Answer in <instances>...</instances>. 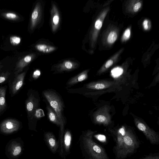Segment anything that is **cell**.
<instances>
[{"label": "cell", "mask_w": 159, "mask_h": 159, "mask_svg": "<svg viewBox=\"0 0 159 159\" xmlns=\"http://www.w3.org/2000/svg\"><path fill=\"white\" fill-rule=\"evenodd\" d=\"M113 138L116 144L113 148L116 159H125L133 154L139 146V140L130 129L120 128Z\"/></svg>", "instance_id": "1"}, {"label": "cell", "mask_w": 159, "mask_h": 159, "mask_svg": "<svg viewBox=\"0 0 159 159\" xmlns=\"http://www.w3.org/2000/svg\"><path fill=\"white\" fill-rule=\"evenodd\" d=\"M95 131H83L79 138L80 147L84 159H109L105 149L95 143L93 136Z\"/></svg>", "instance_id": "2"}, {"label": "cell", "mask_w": 159, "mask_h": 159, "mask_svg": "<svg viewBox=\"0 0 159 159\" xmlns=\"http://www.w3.org/2000/svg\"><path fill=\"white\" fill-rule=\"evenodd\" d=\"M40 99L39 93L31 90L25 102L29 119V129L37 132L36 126L39 120L44 116L43 111L40 107Z\"/></svg>", "instance_id": "3"}, {"label": "cell", "mask_w": 159, "mask_h": 159, "mask_svg": "<svg viewBox=\"0 0 159 159\" xmlns=\"http://www.w3.org/2000/svg\"><path fill=\"white\" fill-rule=\"evenodd\" d=\"M42 94L57 115L61 123L59 131L64 132L66 119L64 115L65 106L62 98L57 92L52 89L44 90L42 92Z\"/></svg>", "instance_id": "4"}, {"label": "cell", "mask_w": 159, "mask_h": 159, "mask_svg": "<svg viewBox=\"0 0 159 159\" xmlns=\"http://www.w3.org/2000/svg\"><path fill=\"white\" fill-rule=\"evenodd\" d=\"M24 143L20 138L12 139L6 146L5 153L9 159H17L22 154Z\"/></svg>", "instance_id": "5"}, {"label": "cell", "mask_w": 159, "mask_h": 159, "mask_svg": "<svg viewBox=\"0 0 159 159\" xmlns=\"http://www.w3.org/2000/svg\"><path fill=\"white\" fill-rule=\"evenodd\" d=\"M134 122L136 127L143 133L147 139L152 144H159V136L157 132L139 119L136 118Z\"/></svg>", "instance_id": "6"}, {"label": "cell", "mask_w": 159, "mask_h": 159, "mask_svg": "<svg viewBox=\"0 0 159 159\" xmlns=\"http://www.w3.org/2000/svg\"><path fill=\"white\" fill-rule=\"evenodd\" d=\"M20 127V124L17 120L12 119H7L0 125V132L4 135L11 134L18 131Z\"/></svg>", "instance_id": "7"}, {"label": "cell", "mask_w": 159, "mask_h": 159, "mask_svg": "<svg viewBox=\"0 0 159 159\" xmlns=\"http://www.w3.org/2000/svg\"><path fill=\"white\" fill-rule=\"evenodd\" d=\"M44 140L50 151L53 154L57 152L58 142L54 134L51 132H45L43 134Z\"/></svg>", "instance_id": "8"}, {"label": "cell", "mask_w": 159, "mask_h": 159, "mask_svg": "<svg viewBox=\"0 0 159 159\" xmlns=\"http://www.w3.org/2000/svg\"><path fill=\"white\" fill-rule=\"evenodd\" d=\"M71 141L72 134L70 131L68 129L65 130L62 141V146L65 159L70 153V149Z\"/></svg>", "instance_id": "9"}, {"label": "cell", "mask_w": 159, "mask_h": 159, "mask_svg": "<svg viewBox=\"0 0 159 159\" xmlns=\"http://www.w3.org/2000/svg\"><path fill=\"white\" fill-rule=\"evenodd\" d=\"M25 75L26 72H24L16 75L10 87L12 94L16 93L22 86Z\"/></svg>", "instance_id": "10"}, {"label": "cell", "mask_w": 159, "mask_h": 159, "mask_svg": "<svg viewBox=\"0 0 159 159\" xmlns=\"http://www.w3.org/2000/svg\"><path fill=\"white\" fill-rule=\"evenodd\" d=\"M34 56L33 54L26 55L18 61L15 69L14 73L16 75L22 71L24 68L32 61Z\"/></svg>", "instance_id": "11"}, {"label": "cell", "mask_w": 159, "mask_h": 159, "mask_svg": "<svg viewBox=\"0 0 159 159\" xmlns=\"http://www.w3.org/2000/svg\"><path fill=\"white\" fill-rule=\"evenodd\" d=\"M88 71L86 70L70 78L66 83V88L86 80L88 78Z\"/></svg>", "instance_id": "12"}, {"label": "cell", "mask_w": 159, "mask_h": 159, "mask_svg": "<svg viewBox=\"0 0 159 159\" xmlns=\"http://www.w3.org/2000/svg\"><path fill=\"white\" fill-rule=\"evenodd\" d=\"M112 84V82L104 81L93 82L85 84L84 88L91 89L101 90L109 88Z\"/></svg>", "instance_id": "13"}, {"label": "cell", "mask_w": 159, "mask_h": 159, "mask_svg": "<svg viewBox=\"0 0 159 159\" xmlns=\"http://www.w3.org/2000/svg\"><path fill=\"white\" fill-rule=\"evenodd\" d=\"M78 64L70 61H66L56 67V73L71 71L76 68Z\"/></svg>", "instance_id": "14"}, {"label": "cell", "mask_w": 159, "mask_h": 159, "mask_svg": "<svg viewBox=\"0 0 159 159\" xmlns=\"http://www.w3.org/2000/svg\"><path fill=\"white\" fill-rule=\"evenodd\" d=\"M46 109L47 114L49 120L52 123L60 127L61 123L57 117V115L53 108L47 102Z\"/></svg>", "instance_id": "15"}, {"label": "cell", "mask_w": 159, "mask_h": 159, "mask_svg": "<svg viewBox=\"0 0 159 159\" xmlns=\"http://www.w3.org/2000/svg\"><path fill=\"white\" fill-rule=\"evenodd\" d=\"M40 13V6L39 3L35 6L32 13L30 28L33 30L35 27L38 21Z\"/></svg>", "instance_id": "16"}, {"label": "cell", "mask_w": 159, "mask_h": 159, "mask_svg": "<svg viewBox=\"0 0 159 159\" xmlns=\"http://www.w3.org/2000/svg\"><path fill=\"white\" fill-rule=\"evenodd\" d=\"M94 122L96 123L102 124L107 125L109 122V119L106 115L103 114L96 113L94 116Z\"/></svg>", "instance_id": "17"}, {"label": "cell", "mask_w": 159, "mask_h": 159, "mask_svg": "<svg viewBox=\"0 0 159 159\" xmlns=\"http://www.w3.org/2000/svg\"><path fill=\"white\" fill-rule=\"evenodd\" d=\"M6 89L5 87H0V114L5 110L6 107L5 100Z\"/></svg>", "instance_id": "18"}, {"label": "cell", "mask_w": 159, "mask_h": 159, "mask_svg": "<svg viewBox=\"0 0 159 159\" xmlns=\"http://www.w3.org/2000/svg\"><path fill=\"white\" fill-rule=\"evenodd\" d=\"M35 48L38 51L44 53L50 52L55 49L54 47L43 44L36 45Z\"/></svg>", "instance_id": "19"}, {"label": "cell", "mask_w": 159, "mask_h": 159, "mask_svg": "<svg viewBox=\"0 0 159 159\" xmlns=\"http://www.w3.org/2000/svg\"><path fill=\"white\" fill-rule=\"evenodd\" d=\"M55 9V13L53 15L52 18V27L53 31L55 30L58 26L59 22V16L58 13Z\"/></svg>", "instance_id": "20"}, {"label": "cell", "mask_w": 159, "mask_h": 159, "mask_svg": "<svg viewBox=\"0 0 159 159\" xmlns=\"http://www.w3.org/2000/svg\"><path fill=\"white\" fill-rule=\"evenodd\" d=\"M2 15L4 18L11 20H18L20 19L18 15L13 12L4 13L2 14Z\"/></svg>", "instance_id": "21"}, {"label": "cell", "mask_w": 159, "mask_h": 159, "mask_svg": "<svg viewBox=\"0 0 159 159\" xmlns=\"http://www.w3.org/2000/svg\"><path fill=\"white\" fill-rule=\"evenodd\" d=\"M123 70L120 67H116L113 69L111 71V74L114 77H117L120 75L123 72Z\"/></svg>", "instance_id": "22"}, {"label": "cell", "mask_w": 159, "mask_h": 159, "mask_svg": "<svg viewBox=\"0 0 159 159\" xmlns=\"http://www.w3.org/2000/svg\"><path fill=\"white\" fill-rule=\"evenodd\" d=\"M117 37V34L114 31H112L109 34L108 38L107 41L110 43H114L116 40Z\"/></svg>", "instance_id": "23"}, {"label": "cell", "mask_w": 159, "mask_h": 159, "mask_svg": "<svg viewBox=\"0 0 159 159\" xmlns=\"http://www.w3.org/2000/svg\"><path fill=\"white\" fill-rule=\"evenodd\" d=\"M21 41L20 38L16 36H12L10 38V42L12 45L15 46L19 44Z\"/></svg>", "instance_id": "24"}, {"label": "cell", "mask_w": 159, "mask_h": 159, "mask_svg": "<svg viewBox=\"0 0 159 159\" xmlns=\"http://www.w3.org/2000/svg\"><path fill=\"white\" fill-rule=\"evenodd\" d=\"M10 73L8 71L3 72L0 75V84L3 83L6 80Z\"/></svg>", "instance_id": "25"}, {"label": "cell", "mask_w": 159, "mask_h": 159, "mask_svg": "<svg viewBox=\"0 0 159 159\" xmlns=\"http://www.w3.org/2000/svg\"><path fill=\"white\" fill-rule=\"evenodd\" d=\"M140 159H159V156L156 154H152L147 155Z\"/></svg>", "instance_id": "26"}, {"label": "cell", "mask_w": 159, "mask_h": 159, "mask_svg": "<svg viewBox=\"0 0 159 159\" xmlns=\"http://www.w3.org/2000/svg\"><path fill=\"white\" fill-rule=\"evenodd\" d=\"M40 75V70L37 69L34 72L32 75V78L34 80H36L39 77Z\"/></svg>", "instance_id": "27"}, {"label": "cell", "mask_w": 159, "mask_h": 159, "mask_svg": "<svg viewBox=\"0 0 159 159\" xmlns=\"http://www.w3.org/2000/svg\"><path fill=\"white\" fill-rule=\"evenodd\" d=\"M102 25V22L99 20L96 21L95 24V27L97 30H99Z\"/></svg>", "instance_id": "28"}, {"label": "cell", "mask_w": 159, "mask_h": 159, "mask_svg": "<svg viewBox=\"0 0 159 159\" xmlns=\"http://www.w3.org/2000/svg\"><path fill=\"white\" fill-rule=\"evenodd\" d=\"M141 6V3L140 2L137 3L134 7V10L135 12L137 11Z\"/></svg>", "instance_id": "29"}, {"label": "cell", "mask_w": 159, "mask_h": 159, "mask_svg": "<svg viewBox=\"0 0 159 159\" xmlns=\"http://www.w3.org/2000/svg\"><path fill=\"white\" fill-rule=\"evenodd\" d=\"M113 61L112 60H109L107 62L105 65V67L107 69L110 67L113 64Z\"/></svg>", "instance_id": "30"}, {"label": "cell", "mask_w": 159, "mask_h": 159, "mask_svg": "<svg viewBox=\"0 0 159 159\" xmlns=\"http://www.w3.org/2000/svg\"><path fill=\"white\" fill-rule=\"evenodd\" d=\"M124 35L126 38H129L130 35V30L129 29L126 30L125 32Z\"/></svg>", "instance_id": "31"}, {"label": "cell", "mask_w": 159, "mask_h": 159, "mask_svg": "<svg viewBox=\"0 0 159 159\" xmlns=\"http://www.w3.org/2000/svg\"><path fill=\"white\" fill-rule=\"evenodd\" d=\"M144 28L145 30H147L148 29V21L146 20H145L143 23Z\"/></svg>", "instance_id": "32"}, {"label": "cell", "mask_w": 159, "mask_h": 159, "mask_svg": "<svg viewBox=\"0 0 159 159\" xmlns=\"http://www.w3.org/2000/svg\"><path fill=\"white\" fill-rule=\"evenodd\" d=\"M2 67L3 66L2 65V63L1 62H0V72Z\"/></svg>", "instance_id": "33"}]
</instances>
